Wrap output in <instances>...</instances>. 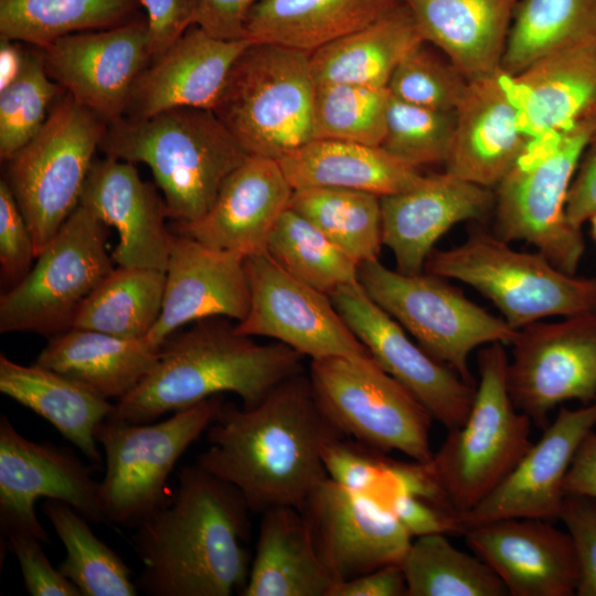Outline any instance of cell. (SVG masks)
<instances>
[{
    "mask_svg": "<svg viewBox=\"0 0 596 596\" xmlns=\"http://www.w3.org/2000/svg\"><path fill=\"white\" fill-rule=\"evenodd\" d=\"M519 119L508 75L501 70L469 81L456 107L446 171L485 188L499 184L533 141Z\"/></svg>",
    "mask_w": 596,
    "mask_h": 596,
    "instance_id": "cell-24",
    "label": "cell"
},
{
    "mask_svg": "<svg viewBox=\"0 0 596 596\" xmlns=\"http://www.w3.org/2000/svg\"><path fill=\"white\" fill-rule=\"evenodd\" d=\"M36 258L28 223L7 182H0V266L2 279L20 281Z\"/></svg>",
    "mask_w": 596,
    "mask_h": 596,
    "instance_id": "cell-48",
    "label": "cell"
},
{
    "mask_svg": "<svg viewBox=\"0 0 596 596\" xmlns=\"http://www.w3.org/2000/svg\"><path fill=\"white\" fill-rule=\"evenodd\" d=\"M223 404L217 395L158 423L106 421L99 426L96 439L105 454L99 501L107 522L137 528L169 500L168 479L175 464Z\"/></svg>",
    "mask_w": 596,
    "mask_h": 596,
    "instance_id": "cell-10",
    "label": "cell"
},
{
    "mask_svg": "<svg viewBox=\"0 0 596 596\" xmlns=\"http://www.w3.org/2000/svg\"><path fill=\"white\" fill-rule=\"evenodd\" d=\"M596 43V0H520L501 71L515 76L563 47Z\"/></svg>",
    "mask_w": 596,
    "mask_h": 596,
    "instance_id": "cell-36",
    "label": "cell"
},
{
    "mask_svg": "<svg viewBox=\"0 0 596 596\" xmlns=\"http://www.w3.org/2000/svg\"><path fill=\"white\" fill-rule=\"evenodd\" d=\"M330 596H407L402 565H386L337 583Z\"/></svg>",
    "mask_w": 596,
    "mask_h": 596,
    "instance_id": "cell-55",
    "label": "cell"
},
{
    "mask_svg": "<svg viewBox=\"0 0 596 596\" xmlns=\"http://www.w3.org/2000/svg\"><path fill=\"white\" fill-rule=\"evenodd\" d=\"M298 509L336 584L401 564L413 541L389 508L329 477Z\"/></svg>",
    "mask_w": 596,
    "mask_h": 596,
    "instance_id": "cell-19",
    "label": "cell"
},
{
    "mask_svg": "<svg viewBox=\"0 0 596 596\" xmlns=\"http://www.w3.org/2000/svg\"><path fill=\"white\" fill-rule=\"evenodd\" d=\"M596 428V401L577 408L561 406L507 478L471 510L457 513L466 529L502 519L558 520L564 481L583 439Z\"/></svg>",
    "mask_w": 596,
    "mask_h": 596,
    "instance_id": "cell-20",
    "label": "cell"
},
{
    "mask_svg": "<svg viewBox=\"0 0 596 596\" xmlns=\"http://www.w3.org/2000/svg\"><path fill=\"white\" fill-rule=\"evenodd\" d=\"M491 204L488 188L447 171L424 175L412 189L381 196L383 245L398 272L423 273L436 242L457 223L481 219Z\"/></svg>",
    "mask_w": 596,
    "mask_h": 596,
    "instance_id": "cell-25",
    "label": "cell"
},
{
    "mask_svg": "<svg viewBox=\"0 0 596 596\" xmlns=\"http://www.w3.org/2000/svg\"><path fill=\"white\" fill-rule=\"evenodd\" d=\"M566 496H583L596 500V430L581 443L564 481Z\"/></svg>",
    "mask_w": 596,
    "mask_h": 596,
    "instance_id": "cell-56",
    "label": "cell"
},
{
    "mask_svg": "<svg viewBox=\"0 0 596 596\" xmlns=\"http://www.w3.org/2000/svg\"><path fill=\"white\" fill-rule=\"evenodd\" d=\"M425 42L469 82L496 74L520 0H403Z\"/></svg>",
    "mask_w": 596,
    "mask_h": 596,
    "instance_id": "cell-29",
    "label": "cell"
},
{
    "mask_svg": "<svg viewBox=\"0 0 596 596\" xmlns=\"http://www.w3.org/2000/svg\"><path fill=\"white\" fill-rule=\"evenodd\" d=\"M43 512L66 551L58 570L82 596L138 594L129 566L95 535L86 518L70 504L53 499L43 504Z\"/></svg>",
    "mask_w": 596,
    "mask_h": 596,
    "instance_id": "cell-40",
    "label": "cell"
},
{
    "mask_svg": "<svg viewBox=\"0 0 596 596\" xmlns=\"http://www.w3.org/2000/svg\"><path fill=\"white\" fill-rule=\"evenodd\" d=\"M403 4V0H259L247 15L244 39L312 53Z\"/></svg>",
    "mask_w": 596,
    "mask_h": 596,
    "instance_id": "cell-32",
    "label": "cell"
},
{
    "mask_svg": "<svg viewBox=\"0 0 596 596\" xmlns=\"http://www.w3.org/2000/svg\"><path fill=\"white\" fill-rule=\"evenodd\" d=\"M330 298L375 362L405 386L447 430L460 427L471 408L476 385L462 380L415 344L406 330L356 281Z\"/></svg>",
    "mask_w": 596,
    "mask_h": 596,
    "instance_id": "cell-17",
    "label": "cell"
},
{
    "mask_svg": "<svg viewBox=\"0 0 596 596\" xmlns=\"http://www.w3.org/2000/svg\"><path fill=\"white\" fill-rule=\"evenodd\" d=\"M288 207L359 265L379 259L383 245L379 195L343 188H301L294 190Z\"/></svg>",
    "mask_w": 596,
    "mask_h": 596,
    "instance_id": "cell-39",
    "label": "cell"
},
{
    "mask_svg": "<svg viewBox=\"0 0 596 596\" xmlns=\"http://www.w3.org/2000/svg\"><path fill=\"white\" fill-rule=\"evenodd\" d=\"M107 225L79 204L38 255L30 272L0 297V332H61L115 268Z\"/></svg>",
    "mask_w": 596,
    "mask_h": 596,
    "instance_id": "cell-13",
    "label": "cell"
},
{
    "mask_svg": "<svg viewBox=\"0 0 596 596\" xmlns=\"http://www.w3.org/2000/svg\"><path fill=\"white\" fill-rule=\"evenodd\" d=\"M94 467L73 451L22 436L6 415L0 418V526L4 538L32 536L50 543L34 505L40 498L63 501L91 523H105Z\"/></svg>",
    "mask_w": 596,
    "mask_h": 596,
    "instance_id": "cell-16",
    "label": "cell"
},
{
    "mask_svg": "<svg viewBox=\"0 0 596 596\" xmlns=\"http://www.w3.org/2000/svg\"><path fill=\"white\" fill-rule=\"evenodd\" d=\"M25 53L15 41L0 38V91L11 84L19 75Z\"/></svg>",
    "mask_w": 596,
    "mask_h": 596,
    "instance_id": "cell-57",
    "label": "cell"
},
{
    "mask_svg": "<svg viewBox=\"0 0 596 596\" xmlns=\"http://www.w3.org/2000/svg\"><path fill=\"white\" fill-rule=\"evenodd\" d=\"M595 430H596V428H595Z\"/></svg>",
    "mask_w": 596,
    "mask_h": 596,
    "instance_id": "cell-59",
    "label": "cell"
},
{
    "mask_svg": "<svg viewBox=\"0 0 596 596\" xmlns=\"http://www.w3.org/2000/svg\"><path fill=\"white\" fill-rule=\"evenodd\" d=\"M248 511L231 483L196 464L182 467L169 500L132 535L143 564L135 581L138 590L150 596L242 593L252 563L245 545Z\"/></svg>",
    "mask_w": 596,
    "mask_h": 596,
    "instance_id": "cell-2",
    "label": "cell"
},
{
    "mask_svg": "<svg viewBox=\"0 0 596 596\" xmlns=\"http://www.w3.org/2000/svg\"><path fill=\"white\" fill-rule=\"evenodd\" d=\"M195 464L235 487L251 511L299 508L329 476L323 449L344 436L299 373L253 407L223 404Z\"/></svg>",
    "mask_w": 596,
    "mask_h": 596,
    "instance_id": "cell-1",
    "label": "cell"
},
{
    "mask_svg": "<svg viewBox=\"0 0 596 596\" xmlns=\"http://www.w3.org/2000/svg\"><path fill=\"white\" fill-rule=\"evenodd\" d=\"M244 256L174 235L160 316L143 338L152 348L162 344L182 326L212 317L237 322L249 308Z\"/></svg>",
    "mask_w": 596,
    "mask_h": 596,
    "instance_id": "cell-22",
    "label": "cell"
},
{
    "mask_svg": "<svg viewBox=\"0 0 596 596\" xmlns=\"http://www.w3.org/2000/svg\"><path fill=\"white\" fill-rule=\"evenodd\" d=\"M292 192L277 160L248 156L225 178L209 211L191 224L179 225L180 233L244 257L266 253Z\"/></svg>",
    "mask_w": 596,
    "mask_h": 596,
    "instance_id": "cell-26",
    "label": "cell"
},
{
    "mask_svg": "<svg viewBox=\"0 0 596 596\" xmlns=\"http://www.w3.org/2000/svg\"><path fill=\"white\" fill-rule=\"evenodd\" d=\"M588 222L590 223L592 234H593L594 241L596 243V214L594 216H592Z\"/></svg>",
    "mask_w": 596,
    "mask_h": 596,
    "instance_id": "cell-58",
    "label": "cell"
},
{
    "mask_svg": "<svg viewBox=\"0 0 596 596\" xmlns=\"http://www.w3.org/2000/svg\"><path fill=\"white\" fill-rule=\"evenodd\" d=\"M39 53L47 75L109 125L126 116L134 85L151 62L147 18L66 35Z\"/></svg>",
    "mask_w": 596,
    "mask_h": 596,
    "instance_id": "cell-18",
    "label": "cell"
},
{
    "mask_svg": "<svg viewBox=\"0 0 596 596\" xmlns=\"http://www.w3.org/2000/svg\"><path fill=\"white\" fill-rule=\"evenodd\" d=\"M244 266L249 308L235 324L238 333L270 338L311 361L371 355L329 295L296 279L266 253L246 256Z\"/></svg>",
    "mask_w": 596,
    "mask_h": 596,
    "instance_id": "cell-15",
    "label": "cell"
},
{
    "mask_svg": "<svg viewBox=\"0 0 596 596\" xmlns=\"http://www.w3.org/2000/svg\"><path fill=\"white\" fill-rule=\"evenodd\" d=\"M571 535L578 561L577 596H596V500L566 496L560 518Z\"/></svg>",
    "mask_w": 596,
    "mask_h": 596,
    "instance_id": "cell-49",
    "label": "cell"
},
{
    "mask_svg": "<svg viewBox=\"0 0 596 596\" xmlns=\"http://www.w3.org/2000/svg\"><path fill=\"white\" fill-rule=\"evenodd\" d=\"M308 375L319 406L344 437L430 464L432 415L371 355L312 360Z\"/></svg>",
    "mask_w": 596,
    "mask_h": 596,
    "instance_id": "cell-12",
    "label": "cell"
},
{
    "mask_svg": "<svg viewBox=\"0 0 596 596\" xmlns=\"http://www.w3.org/2000/svg\"><path fill=\"white\" fill-rule=\"evenodd\" d=\"M425 42L404 3L374 23L311 53L316 84L387 87L402 62Z\"/></svg>",
    "mask_w": 596,
    "mask_h": 596,
    "instance_id": "cell-35",
    "label": "cell"
},
{
    "mask_svg": "<svg viewBox=\"0 0 596 596\" xmlns=\"http://www.w3.org/2000/svg\"><path fill=\"white\" fill-rule=\"evenodd\" d=\"M0 392L45 418L88 460L100 465L96 432L114 411L109 401L53 370L22 365L3 353Z\"/></svg>",
    "mask_w": 596,
    "mask_h": 596,
    "instance_id": "cell-34",
    "label": "cell"
},
{
    "mask_svg": "<svg viewBox=\"0 0 596 596\" xmlns=\"http://www.w3.org/2000/svg\"><path fill=\"white\" fill-rule=\"evenodd\" d=\"M456 128V109L438 110L390 97L386 131L381 145L400 160L418 168L446 162Z\"/></svg>",
    "mask_w": 596,
    "mask_h": 596,
    "instance_id": "cell-46",
    "label": "cell"
},
{
    "mask_svg": "<svg viewBox=\"0 0 596 596\" xmlns=\"http://www.w3.org/2000/svg\"><path fill=\"white\" fill-rule=\"evenodd\" d=\"M65 93L46 73L39 52L25 53L18 77L0 91V158L9 161L41 129Z\"/></svg>",
    "mask_w": 596,
    "mask_h": 596,
    "instance_id": "cell-45",
    "label": "cell"
},
{
    "mask_svg": "<svg viewBox=\"0 0 596 596\" xmlns=\"http://www.w3.org/2000/svg\"><path fill=\"white\" fill-rule=\"evenodd\" d=\"M596 116L572 129L531 142L498 184L497 236L524 241L561 270L575 275L585 251L582 230L565 214L567 193Z\"/></svg>",
    "mask_w": 596,
    "mask_h": 596,
    "instance_id": "cell-8",
    "label": "cell"
},
{
    "mask_svg": "<svg viewBox=\"0 0 596 596\" xmlns=\"http://www.w3.org/2000/svg\"><path fill=\"white\" fill-rule=\"evenodd\" d=\"M425 272L472 287L515 330L550 317L596 313V277L567 274L540 252H519L485 232L456 247L434 249Z\"/></svg>",
    "mask_w": 596,
    "mask_h": 596,
    "instance_id": "cell-7",
    "label": "cell"
},
{
    "mask_svg": "<svg viewBox=\"0 0 596 596\" xmlns=\"http://www.w3.org/2000/svg\"><path fill=\"white\" fill-rule=\"evenodd\" d=\"M389 509L413 539L429 534H464L457 512L448 504L402 492L392 499Z\"/></svg>",
    "mask_w": 596,
    "mask_h": 596,
    "instance_id": "cell-51",
    "label": "cell"
},
{
    "mask_svg": "<svg viewBox=\"0 0 596 596\" xmlns=\"http://www.w3.org/2000/svg\"><path fill=\"white\" fill-rule=\"evenodd\" d=\"M467 85L454 64L426 49L424 42L402 60L387 88L391 95L408 104L455 110Z\"/></svg>",
    "mask_w": 596,
    "mask_h": 596,
    "instance_id": "cell-47",
    "label": "cell"
},
{
    "mask_svg": "<svg viewBox=\"0 0 596 596\" xmlns=\"http://www.w3.org/2000/svg\"><path fill=\"white\" fill-rule=\"evenodd\" d=\"M6 540L19 562L29 595L82 596L79 589L58 568L53 567L41 541L23 534H11Z\"/></svg>",
    "mask_w": 596,
    "mask_h": 596,
    "instance_id": "cell-50",
    "label": "cell"
},
{
    "mask_svg": "<svg viewBox=\"0 0 596 596\" xmlns=\"http://www.w3.org/2000/svg\"><path fill=\"white\" fill-rule=\"evenodd\" d=\"M384 454L343 437L324 447L323 462L329 478L386 508L398 493H422L427 482L425 466L394 461Z\"/></svg>",
    "mask_w": 596,
    "mask_h": 596,
    "instance_id": "cell-43",
    "label": "cell"
},
{
    "mask_svg": "<svg viewBox=\"0 0 596 596\" xmlns=\"http://www.w3.org/2000/svg\"><path fill=\"white\" fill-rule=\"evenodd\" d=\"M194 323L162 344L155 368L114 404L107 421L151 423L223 393L237 395L248 408L304 372L300 353L278 341L256 343L238 333L228 318Z\"/></svg>",
    "mask_w": 596,
    "mask_h": 596,
    "instance_id": "cell-3",
    "label": "cell"
},
{
    "mask_svg": "<svg viewBox=\"0 0 596 596\" xmlns=\"http://www.w3.org/2000/svg\"><path fill=\"white\" fill-rule=\"evenodd\" d=\"M266 254L289 275L327 295L359 281V264L289 207L275 224Z\"/></svg>",
    "mask_w": 596,
    "mask_h": 596,
    "instance_id": "cell-42",
    "label": "cell"
},
{
    "mask_svg": "<svg viewBox=\"0 0 596 596\" xmlns=\"http://www.w3.org/2000/svg\"><path fill=\"white\" fill-rule=\"evenodd\" d=\"M336 585L296 507L262 512L257 544L243 596H330Z\"/></svg>",
    "mask_w": 596,
    "mask_h": 596,
    "instance_id": "cell-33",
    "label": "cell"
},
{
    "mask_svg": "<svg viewBox=\"0 0 596 596\" xmlns=\"http://www.w3.org/2000/svg\"><path fill=\"white\" fill-rule=\"evenodd\" d=\"M509 356L502 343L478 354L479 382L465 423L434 453L430 468L449 505L464 513L488 497L531 448V419L508 390Z\"/></svg>",
    "mask_w": 596,
    "mask_h": 596,
    "instance_id": "cell-6",
    "label": "cell"
},
{
    "mask_svg": "<svg viewBox=\"0 0 596 596\" xmlns=\"http://www.w3.org/2000/svg\"><path fill=\"white\" fill-rule=\"evenodd\" d=\"M311 53L251 43L213 108L248 156L278 160L313 139Z\"/></svg>",
    "mask_w": 596,
    "mask_h": 596,
    "instance_id": "cell-5",
    "label": "cell"
},
{
    "mask_svg": "<svg viewBox=\"0 0 596 596\" xmlns=\"http://www.w3.org/2000/svg\"><path fill=\"white\" fill-rule=\"evenodd\" d=\"M164 281L158 269L114 268L79 306L70 328L143 339L160 316Z\"/></svg>",
    "mask_w": 596,
    "mask_h": 596,
    "instance_id": "cell-37",
    "label": "cell"
},
{
    "mask_svg": "<svg viewBox=\"0 0 596 596\" xmlns=\"http://www.w3.org/2000/svg\"><path fill=\"white\" fill-rule=\"evenodd\" d=\"M464 535L509 595H576L579 568L573 540L550 521L502 519L470 526Z\"/></svg>",
    "mask_w": 596,
    "mask_h": 596,
    "instance_id": "cell-21",
    "label": "cell"
},
{
    "mask_svg": "<svg viewBox=\"0 0 596 596\" xmlns=\"http://www.w3.org/2000/svg\"><path fill=\"white\" fill-rule=\"evenodd\" d=\"M159 351L145 339L68 328L50 339L35 364L79 383L107 401L117 402L151 372Z\"/></svg>",
    "mask_w": 596,
    "mask_h": 596,
    "instance_id": "cell-30",
    "label": "cell"
},
{
    "mask_svg": "<svg viewBox=\"0 0 596 596\" xmlns=\"http://www.w3.org/2000/svg\"><path fill=\"white\" fill-rule=\"evenodd\" d=\"M258 1L198 0L195 25L219 40H242L244 39L247 15Z\"/></svg>",
    "mask_w": 596,
    "mask_h": 596,
    "instance_id": "cell-54",
    "label": "cell"
},
{
    "mask_svg": "<svg viewBox=\"0 0 596 596\" xmlns=\"http://www.w3.org/2000/svg\"><path fill=\"white\" fill-rule=\"evenodd\" d=\"M146 10L151 62L160 57L198 17V0H140Z\"/></svg>",
    "mask_w": 596,
    "mask_h": 596,
    "instance_id": "cell-52",
    "label": "cell"
},
{
    "mask_svg": "<svg viewBox=\"0 0 596 596\" xmlns=\"http://www.w3.org/2000/svg\"><path fill=\"white\" fill-rule=\"evenodd\" d=\"M79 204L116 228L118 243L111 257L118 266L166 272L174 236L166 226L168 209L132 162L111 157L95 160Z\"/></svg>",
    "mask_w": 596,
    "mask_h": 596,
    "instance_id": "cell-23",
    "label": "cell"
},
{
    "mask_svg": "<svg viewBox=\"0 0 596 596\" xmlns=\"http://www.w3.org/2000/svg\"><path fill=\"white\" fill-rule=\"evenodd\" d=\"M390 97L387 87L316 84L313 139L381 146Z\"/></svg>",
    "mask_w": 596,
    "mask_h": 596,
    "instance_id": "cell-44",
    "label": "cell"
},
{
    "mask_svg": "<svg viewBox=\"0 0 596 596\" xmlns=\"http://www.w3.org/2000/svg\"><path fill=\"white\" fill-rule=\"evenodd\" d=\"M140 0H0V38L44 47L139 17Z\"/></svg>",
    "mask_w": 596,
    "mask_h": 596,
    "instance_id": "cell-38",
    "label": "cell"
},
{
    "mask_svg": "<svg viewBox=\"0 0 596 596\" xmlns=\"http://www.w3.org/2000/svg\"><path fill=\"white\" fill-rule=\"evenodd\" d=\"M99 149L106 157L147 164L179 225L201 219L225 178L248 157L213 110L198 107L124 117L107 125Z\"/></svg>",
    "mask_w": 596,
    "mask_h": 596,
    "instance_id": "cell-4",
    "label": "cell"
},
{
    "mask_svg": "<svg viewBox=\"0 0 596 596\" xmlns=\"http://www.w3.org/2000/svg\"><path fill=\"white\" fill-rule=\"evenodd\" d=\"M446 280L426 272L393 270L379 259L359 265V283L368 295L432 358L476 385L469 369L470 353L491 343L512 344L519 330Z\"/></svg>",
    "mask_w": 596,
    "mask_h": 596,
    "instance_id": "cell-11",
    "label": "cell"
},
{
    "mask_svg": "<svg viewBox=\"0 0 596 596\" xmlns=\"http://www.w3.org/2000/svg\"><path fill=\"white\" fill-rule=\"evenodd\" d=\"M401 565L407 596L509 595L481 558L456 549L446 534L414 538Z\"/></svg>",
    "mask_w": 596,
    "mask_h": 596,
    "instance_id": "cell-41",
    "label": "cell"
},
{
    "mask_svg": "<svg viewBox=\"0 0 596 596\" xmlns=\"http://www.w3.org/2000/svg\"><path fill=\"white\" fill-rule=\"evenodd\" d=\"M277 161L294 190L343 188L381 198L412 189L424 178L381 146L344 140L312 139Z\"/></svg>",
    "mask_w": 596,
    "mask_h": 596,
    "instance_id": "cell-31",
    "label": "cell"
},
{
    "mask_svg": "<svg viewBox=\"0 0 596 596\" xmlns=\"http://www.w3.org/2000/svg\"><path fill=\"white\" fill-rule=\"evenodd\" d=\"M508 362L514 406L541 429L568 401H596V313L535 322L519 330Z\"/></svg>",
    "mask_w": 596,
    "mask_h": 596,
    "instance_id": "cell-14",
    "label": "cell"
},
{
    "mask_svg": "<svg viewBox=\"0 0 596 596\" xmlns=\"http://www.w3.org/2000/svg\"><path fill=\"white\" fill-rule=\"evenodd\" d=\"M106 128L63 93L39 132L8 161L6 180L32 234L36 257L79 205Z\"/></svg>",
    "mask_w": 596,
    "mask_h": 596,
    "instance_id": "cell-9",
    "label": "cell"
},
{
    "mask_svg": "<svg viewBox=\"0 0 596 596\" xmlns=\"http://www.w3.org/2000/svg\"><path fill=\"white\" fill-rule=\"evenodd\" d=\"M251 43L219 40L191 26L141 72L125 117L147 118L177 107L213 110L233 64Z\"/></svg>",
    "mask_w": 596,
    "mask_h": 596,
    "instance_id": "cell-27",
    "label": "cell"
},
{
    "mask_svg": "<svg viewBox=\"0 0 596 596\" xmlns=\"http://www.w3.org/2000/svg\"><path fill=\"white\" fill-rule=\"evenodd\" d=\"M520 126L534 140L596 116V43L554 51L508 76Z\"/></svg>",
    "mask_w": 596,
    "mask_h": 596,
    "instance_id": "cell-28",
    "label": "cell"
},
{
    "mask_svg": "<svg viewBox=\"0 0 596 596\" xmlns=\"http://www.w3.org/2000/svg\"><path fill=\"white\" fill-rule=\"evenodd\" d=\"M565 214L568 223L578 230L596 214V129L579 159L567 193Z\"/></svg>",
    "mask_w": 596,
    "mask_h": 596,
    "instance_id": "cell-53",
    "label": "cell"
}]
</instances>
